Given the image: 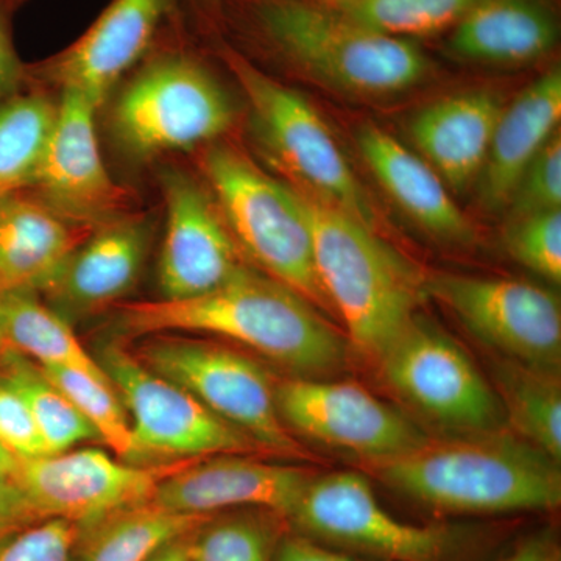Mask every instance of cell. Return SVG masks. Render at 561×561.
Returning a JSON list of instances; mask_svg holds the SVG:
<instances>
[{"label": "cell", "instance_id": "d590c367", "mask_svg": "<svg viewBox=\"0 0 561 561\" xmlns=\"http://www.w3.org/2000/svg\"><path fill=\"white\" fill-rule=\"evenodd\" d=\"M0 446L14 460L47 456L46 443L28 405L0 376Z\"/></svg>", "mask_w": 561, "mask_h": 561}, {"label": "cell", "instance_id": "6da1fadb", "mask_svg": "<svg viewBox=\"0 0 561 561\" xmlns=\"http://www.w3.org/2000/svg\"><path fill=\"white\" fill-rule=\"evenodd\" d=\"M220 21L249 49L345 94H400L431 70L420 43L317 0H221Z\"/></svg>", "mask_w": 561, "mask_h": 561}, {"label": "cell", "instance_id": "83f0119b", "mask_svg": "<svg viewBox=\"0 0 561 561\" xmlns=\"http://www.w3.org/2000/svg\"><path fill=\"white\" fill-rule=\"evenodd\" d=\"M497 389L507 419L531 446L561 460V389L556 371L518 360L501 364Z\"/></svg>", "mask_w": 561, "mask_h": 561}, {"label": "cell", "instance_id": "e575fe53", "mask_svg": "<svg viewBox=\"0 0 561 561\" xmlns=\"http://www.w3.org/2000/svg\"><path fill=\"white\" fill-rule=\"evenodd\" d=\"M80 531L66 519H43L0 546V561H72Z\"/></svg>", "mask_w": 561, "mask_h": 561}, {"label": "cell", "instance_id": "8d00e7d4", "mask_svg": "<svg viewBox=\"0 0 561 561\" xmlns=\"http://www.w3.org/2000/svg\"><path fill=\"white\" fill-rule=\"evenodd\" d=\"M43 522L9 472L0 471V546L33 524Z\"/></svg>", "mask_w": 561, "mask_h": 561}, {"label": "cell", "instance_id": "836d02e7", "mask_svg": "<svg viewBox=\"0 0 561 561\" xmlns=\"http://www.w3.org/2000/svg\"><path fill=\"white\" fill-rule=\"evenodd\" d=\"M191 561H267V537L253 523L214 524L192 535Z\"/></svg>", "mask_w": 561, "mask_h": 561}, {"label": "cell", "instance_id": "cb8c5ba5", "mask_svg": "<svg viewBox=\"0 0 561 561\" xmlns=\"http://www.w3.org/2000/svg\"><path fill=\"white\" fill-rule=\"evenodd\" d=\"M560 121L561 72L552 66L502 110L479 175L486 209L507 208L523 172L556 135Z\"/></svg>", "mask_w": 561, "mask_h": 561}, {"label": "cell", "instance_id": "ab89813d", "mask_svg": "<svg viewBox=\"0 0 561 561\" xmlns=\"http://www.w3.org/2000/svg\"><path fill=\"white\" fill-rule=\"evenodd\" d=\"M504 561H557L556 551L542 540L529 541Z\"/></svg>", "mask_w": 561, "mask_h": 561}, {"label": "cell", "instance_id": "f6af8a7d", "mask_svg": "<svg viewBox=\"0 0 561 561\" xmlns=\"http://www.w3.org/2000/svg\"><path fill=\"white\" fill-rule=\"evenodd\" d=\"M317 2H323V3H328V5L339 7V5H342V3H345L346 0H317Z\"/></svg>", "mask_w": 561, "mask_h": 561}, {"label": "cell", "instance_id": "8992f818", "mask_svg": "<svg viewBox=\"0 0 561 561\" xmlns=\"http://www.w3.org/2000/svg\"><path fill=\"white\" fill-rule=\"evenodd\" d=\"M232 122L230 95L181 41L153 51L111 114L114 139L136 158L194 149L230 130Z\"/></svg>", "mask_w": 561, "mask_h": 561}, {"label": "cell", "instance_id": "9c48e42d", "mask_svg": "<svg viewBox=\"0 0 561 561\" xmlns=\"http://www.w3.org/2000/svg\"><path fill=\"white\" fill-rule=\"evenodd\" d=\"M147 337L133 351L147 368L190 391L265 451L305 457L283 424L275 387L261 365L216 342L181 334Z\"/></svg>", "mask_w": 561, "mask_h": 561}, {"label": "cell", "instance_id": "ee69618b", "mask_svg": "<svg viewBox=\"0 0 561 561\" xmlns=\"http://www.w3.org/2000/svg\"><path fill=\"white\" fill-rule=\"evenodd\" d=\"M9 343H7L5 337H3L2 330H0V362H2L3 356L10 351Z\"/></svg>", "mask_w": 561, "mask_h": 561}, {"label": "cell", "instance_id": "ac0fdd59", "mask_svg": "<svg viewBox=\"0 0 561 561\" xmlns=\"http://www.w3.org/2000/svg\"><path fill=\"white\" fill-rule=\"evenodd\" d=\"M309 481L306 471L297 467L245 456H213L192 460L165 478L151 502L191 515H210L236 505H257L291 515Z\"/></svg>", "mask_w": 561, "mask_h": 561}, {"label": "cell", "instance_id": "8fae6325", "mask_svg": "<svg viewBox=\"0 0 561 561\" xmlns=\"http://www.w3.org/2000/svg\"><path fill=\"white\" fill-rule=\"evenodd\" d=\"M378 359L390 386L443 426L482 434L501 423V402L470 357L419 317Z\"/></svg>", "mask_w": 561, "mask_h": 561}, {"label": "cell", "instance_id": "ba28073f", "mask_svg": "<svg viewBox=\"0 0 561 561\" xmlns=\"http://www.w3.org/2000/svg\"><path fill=\"white\" fill-rule=\"evenodd\" d=\"M98 362L130 419L133 463L261 451L253 438L210 412L183 387L151 371L121 342L106 343L99 351Z\"/></svg>", "mask_w": 561, "mask_h": 561}, {"label": "cell", "instance_id": "f1b7e54d", "mask_svg": "<svg viewBox=\"0 0 561 561\" xmlns=\"http://www.w3.org/2000/svg\"><path fill=\"white\" fill-rule=\"evenodd\" d=\"M0 376L21 394L46 443L47 456L99 442L98 432L72 402L46 378L39 365L10 350L0 362Z\"/></svg>", "mask_w": 561, "mask_h": 561}, {"label": "cell", "instance_id": "7bdbcfd3", "mask_svg": "<svg viewBox=\"0 0 561 561\" xmlns=\"http://www.w3.org/2000/svg\"><path fill=\"white\" fill-rule=\"evenodd\" d=\"M14 463H16V460H14L13 457H11L10 454L0 446V471L9 472V474H11L14 470Z\"/></svg>", "mask_w": 561, "mask_h": 561}, {"label": "cell", "instance_id": "4fadbf2b", "mask_svg": "<svg viewBox=\"0 0 561 561\" xmlns=\"http://www.w3.org/2000/svg\"><path fill=\"white\" fill-rule=\"evenodd\" d=\"M275 400L295 431L368 461L401 456L430 438L357 383L289 379L275 387Z\"/></svg>", "mask_w": 561, "mask_h": 561}, {"label": "cell", "instance_id": "44dd1931", "mask_svg": "<svg viewBox=\"0 0 561 561\" xmlns=\"http://www.w3.org/2000/svg\"><path fill=\"white\" fill-rule=\"evenodd\" d=\"M94 228L72 224L32 190L0 197V294L44 291Z\"/></svg>", "mask_w": 561, "mask_h": 561}, {"label": "cell", "instance_id": "d6986e66", "mask_svg": "<svg viewBox=\"0 0 561 561\" xmlns=\"http://www.w3.org/2000/svg\"><path fill=\"white\" fill-rule=\"evenodd\" d=\"M150 238L151 221L144 214L106 221L77 247L44 294L62 317L116 308L138 283Z\"/></svg>", "mask_w": 561, "mask_h": 561}, {"label": "cell", "instance_id": "60d3db41", "mask_svg": "<svg viewBox=\"0 0 561 561\" xmlns=\"http://www.w3.org/2000/svg\"><path fill=\"white\" fill-rule=\"evenodd\" d=\"M194 534L176 538L169 545L162 546L160 551L154 552L147 561H191V542Z\"/></svg>", "mask_w": 561, "mask_h": 561}, {"label": "cell", "instance_id": "f546056e", "mask_svg": "<svg viewBox=\"0 0 561 561\" xmlns=\"http://www.w3.org/2000/svg\"><path fill=\"white\" fill-rule=\"evenodd\" d=\"M482 0H346L339 5L354 20L394 38H442Z\"/></svg>", "mask_w": 561, "mask_h": 561}, {"label": "cell", "instance_id": "f35d334b", "mask_svg": "<svg viewBox=\"0 0 561 561\" xmlns=\"http://www.w3.org/2000/svg\"><path fill=\"white\" fill-rule=\"evenodd\" d=\"M276 561H360L339 556L305 540H289L280 548Z\"/></svg>", "mask_w": 561, "mask_h": 561}, {"label": "cell", "instance_id": "d4e9b609", "mask_svg": "<svg viewBox=\"0 0 561 561\" xmlns=\"http://www.w3.org/2000/svg\"><path fill=\"white\" fill-rule=\"evenodd\" d=\"M210 515L162 508L154 502L136 505L83 527L72 561H147L162 546L201 530Z\"/></svg>", "mask_w": 561, "mask_h": 561}, {"label": "cell", "instance_id": "7a4b0ae2", "mask_svg": "<svg viewBox=\"0 0 561 561\" xmlns=\"http://www.w3.org/2000/svg\"><path fill=\"white\" fill-rule=\"evenodd\" d=\"M125 337L208 334L230 339L305 375L341 367V335L300 294L243 265L216 289L183 300L124 301L116 306Z\"/></svg>", "mask_w": 561, "mask_h": 561}, {"label": "cell", "instance_id": "3957f363", "mask_svg": "<svg viewBox=\"0 0 561 561\" xmlns=\"http://www.w3.org/2000/svg\"><path fill=\"white\" fill-rule=\"evenodd\" d=\"M486 434L445 442L427 438L401 456L368 461V468L391 489L443 511L496 513L559 507V461L527 443Z\"/></svg>", "mask_w": 561, "mask_h": 561}, {"label": "cell", "instance_id": "e0dca14e", "mask_svg": "<svg viewBox=\"0 0 561 561\" xmlns=\"http://www.w3.org/2000/svg\"><path fill=\"white\" fill-rule=\"evenodd\" d=\"M290 516L312 534L390 560L437 561L445 551L442 530L398 522L356 472L311 479Z\"/></svg>", "mask_w": 561, "mask_h": 561}, {"label": "cell", "instance_id": "277c9868", "mask_svg": "<svg viewBox=\"0 0 561 561\" xmlns=\"http://www.w3.org/2000/svg\"><path fill=\"white\" fill-rule=\"evenodd\" d=\"M311 225L321 287L351 341L364 353L381 351L415 317L424 283L373 228L302 194Z\"/></svg>", "mask_w": 561, "mask_h": 561}, {"label": "cell", "instance_id": "d6a6232c", "mask_svg": "<svg viewBox=\"0 0 561 561\" xmlns=\"http://www.w3.org/2000/svg\"><path fill=\"white\" fill-rule=\"evenodd\" d=\"M511 219L561 209V138L557 131L530 161L507 205Z\"/></svg>", "mask_w": 561, "mask_h": 561}, {"label": "cell", "instance_id": "bcb514c9", "mask_svg": "<svg viewBox=\"0 0 561 561\" xmlns=\"http://www.w3.org/2000/svg\"><path fill=\"white\" fill-rule=\"evenodd\" d=\"M7 2H9L14 10H18L22 5V3L27 2V0H7Z\"/></svg>", "mask_w": 561, "mask_h": 561}, {"label": "cell", "instance_id": "5bb4252c", "mask_svg": "<svg viewBox=\"0 0 561 561\" xmlns=\"http://www.w3.org/2000/svg\"><path fill=\"white\" fill-rule=\"evenodd\" d=\"M98 110L81 92L62 91L57 124L31 187L66 220L90 228L130 214L135 203L103 164L95 133Z\"/></svg>", "mask_w": 561, "mask_h": 561}, {"label": "cell", "instance_id": "9a60e30c", "mask_svg": "<svg viewBox=\"0 0 561 561\" xmlns=\"http://www.w3.org/2000/svg\"><path fill=\"white\" fill-rule=\"evenodd\" d=\"M179 11L180 0H111L76 43L49 60L27 66V83L79 91L101 108L114 84L150 54Z\"/></svg>", "mask_w": 561, "mask_h": 561}, {"label": "cell", "instance_id": "4316f807", "mask_svg": "<svg viewBox=\"0 0 561 561\" xmlns=\"http://www.w3.org/2000/svg\"><path fill=\"white\" fill-rule=\"evenodd\" d=\"M57 116L58 103L41 91L21 88L0 101V197L31 190Z\"/></svg>", "mask_w": 561, "mask_h": 561}, {"label": "cell", "instance_id": "74e56055", "mask_svg": "<svg viewBox=\"0 0 561 561\" xmlns=\"http://www.w3.org/2000/svg\"><path fill=\"white\" fill-rule=\"evenodd\" d=\"M14 13L16 10L7 0H0V101L20 91L27 83V65L21 61L14 44Z\"/></svg>", "mask_w": 561, "mask_h": 561}, {"label": "cell", "instance_id": "7c38bea8", "mask_svg": "<svg viewBox=\"0 0 561 561\" xmlns=\"http://www.w3.org/2000/svg\"><path fill=\"white\" fill-rule=\"evenodd\" d=\"M424 294L513 360L542 370L559 368L561 311L551 291L524 280L440 273L424 280Z\"/></svg>", "mask_w": 561, "mask_h": 561}, {"label": "cell", "instance_id": "603a6c76", "mask_svg": "<svg viewBox=\"0 0 561 561\" xmlns=\"http://www.w3.org/2000/svg\"><path fill=\"white\" fill-rule=\"evenodd\" d=\"M359 147L383 191L420 228L445 242L468 243L474 239L470 219L430 162L375 125L362 128Z\"/></svg>", "mask_w": 561, "mask_h": 561}, {"label": "cell", "instance_id": "7402d4cb", "mask_svg": "<svg viewBox=\"0 0 561 561\" xmlns=\"http://www.w3.org/2000/svg\"><path fill=\"white\" fill-rule=\"evenodd\" d=\"M502 110L500 95L490 91L442 99L413 117V144L445 184L465 190L481 175Z\"/></svg>", "mask_w": 561, "mask_h": 561}, {"label": "cell", "instance_id": "5b68a950", "mask_svg": "<svg viewBox=\"0 0 561 561\" xmlns=\"http://www.w3.org/2000/svg\"><path fill=\"white\" fill-rule=\"evenodd\" d=\"M202 165L239 250L265 275L334 313L317 273L300 191L272 179L234 147H210Z\"/></svg>", "mask_w": 561, "mask_h": 561}, {"label": "cell", "instance_id": "ffe728a7", "mask_svg": "<svg viewBox=\"0 0 561 561\" xmlns=\"http://www.w3.org/2000/svg\"><path fill=\"white\" fill-rule=\"evenodd\" d=\"M560 32L556 0H482L442 39L456 60L522 68L551 57Z\"/></svg>", "mask_w": 561, "mask_h": 561}, {"label": "cell", "instance_id": "484cf974", "mask_svg": "<svg viewBox=\"0 0 561 561\" xmlns=\"http://www.w3.org/2000/svg\"><path fill=\"white\" fill-rule=\"evenodd\" d=\"M0 330L11 350L39 367L69 368L110 381L98 359L73 334L66 317L41 302L35 291L0 294Z\"/></svg>", "mask_w": 561, "mask_h": 561}, {"label": "cell", "instance_id": "b9f144b4", "mask_svg": "<svg viewBox=\"0 0 561 561\" xmlns=\"http://www.w3.org/2000/svg\"><path fill=\"white\" fill-rule=\"evenodd\" d=\"M192 3L197 9L198 14L205 16L206 20L220 21L221 0H192Z\"/></svg>", "mask_w": 561, "mask_h": 561}, {"label": "cell", "instance_id": "30bf717a", "mask_svg": "<svg viewBox=\"0 0 561 561\" xmlns=\"http://www.w3.org/2000/svg\"><path fill=\"white\" fill-rule=\"evenodd\" d=\"M191 461L139 465L101 449H69L16 460L11 476L41 519L61 518L83 529L153 501L160 483Z\"/></svg>", "mask_w": 561, "mask_h": 561}, {"label": "cell", "instance_id": "4dcf8cb0", "mask_svg": "<svg viewBox=\"0 0 561 561\" xmlns=\"http://www.w3.org/2000/svg\"><path fill=\"white\" fill-rule=\"evenodd\" d=\"M46 378L65 394L73 408L98 432L101 442L122 460L131 461V424L124 402L111 381L94 378L87 373L61 367H39Z\"/></svg>", "mask_w": 561, "mask_h": 561}, {"label": "cell", "instance_id": "1f68e13d", "mask_svg": "<svg viewBox=\"0 0 561 561\" xmlns=\"http://www.w3.org/2000/svg\"><path fill=\"white\" fill-rule=\"evenodd\" d=\"M505 247L513 260L542 278L561 280V209L508 221Z\"/></svg>", "mask_w": 561, "mask_h": 561}, {"label": "cell", "instance_id": "2e32d148", "mask_svg": "<svg viewBox=\"0 0 561 561\" xmlns=\"http://www.w3.org/2000/svg\"><path fill=\"white\" fill-rule=\"evenodd\" d=\"M165 234L158 264L161 298L183 300L216 289L243 267L219 206L181 171L161 175Z\"/></svg>", "mask_w": 561, "mask_h": 561}, {"label": "cell", "instance_id": "52a82bcc", "mask_svg": "<svg viewBox=\"0 0 561 561\" xmlns=\"http://www.w3.org/2000/svg\"><path fill=\"white\" fill-rule=\"evenodd\" d=\"M217 54L245 92L254 136L272 164L309 197L373 228L370 201L319 111L230 44H220Z\"/></svg>", "mask_w": 561, "mask_h": 561}]
</instances>
